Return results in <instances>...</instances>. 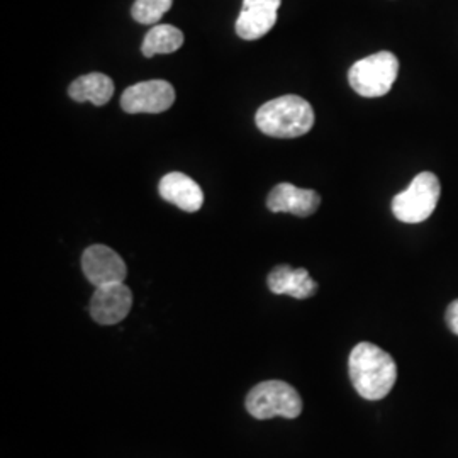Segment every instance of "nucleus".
<instances>
[{"label":"nucleus","mask_w":458,"mask_h":458,"mask_svg":"<svg viewBox=\"0 0 458 458\" xmlns=\"http://www.w3.org/2000/svg\"><path fill=\"white\" fill-rule=\"evenodd\" d=\"M350 378L355 391L367 401H380L393 391L397 367L393 357L377 344H359L350 353Z\"/></svg>","instance_id":"nucleus-1"},{"label":"nucleus","mask_w":458,"mask_h":458,"mask_svg":"<svg viewBox=\"0 0 458 458\" xmlns=\"http://www.w3.org/2000/svg\"><path fill=\"white\" fill-rule=\"evenodd\" d=\"M259 130L272 138H299L314 126V111L306 98L282 96L265 102L255 115Z\"/></svg>","instance_id":"nucleus-2"},{"label":"nucleus","mask_w":458,"mask_h":458,"mask_svg":"<svg viewBox=\"0 0 458 458\" xmlns=\"http://www.w3.org/2000/svg\"><path fill=\"white\" fill-rule=\"evenodd\" d=\"M246 411L257 420H295L302 412V399L284 380H265L246 395Z\"/></svg>","instance_id":"nucleus-3"},{"label":"nucleus","mask_w":458,"mask_h":458,"mask_svg":"<svg viewBox=\"0 0 458 458\" xmlns=\"http://www.w3.org/2000/svg\"><path fill=\"white\" fill-rule=\"evenodd\" d=\"M399 73V60L391 51H378L359 60L348 72V82L361 98H376L389 94Z\"/></svg>","instance_id":"nucleus-4"},{"label":"nucleus","mask_w":458,"mask_h":458,"mask_svg":"<svg viewBox=\"0 0 458 458\" xmlns=\"http://www.w3.org/2000/svg\"><path fill=\"white\" fill-rule=\"evenodd\" d=\"M442 194L440 181L431 172L416 175L404 192L394 197L393 213L401 223L418 225L435 213Z\"/></svg>","instance_id":"nucleus-5"},{"label":"nucleus","mask_w":458,"mask_h":458,"mask_svg":"<svg viewBox=\"0 0 458 458\" xmlns=\"http://www.w3.org/2000/svg\"><path fill=\"white\" fill-rule=\"evenodd\" d=\"M175 102V90L166 81H148L131 85L121 98V107L128 114H160Z\"/></svg>","instance_id":"nucleus-6"},{"label":"nucleus","mask_w":458,"mask_h":458,"mask_svg":"<svg viewBox=\"0 0 458 458\" xmlns=\"http://www.w3.org/2000/svg\"><path fill=\"white\" fill-rule=\"evenodd\" d=\"M82 268L85 277L96 287L123 284L128 276L124 260L109 246H89L83 251Z\"/></svg>","instance_id":"nucleus-7"},{"label":"nucleus","mask_w":458,"mask_h":458,"mask_svg":"<svg viewBox=\"0 0 458 458\" xmlns=\"http://www.w3.org/2000/svg\"><path fill=\"white\" fill-rule=\"evenodd\" d=\"M132 306V293L128 285L111 284L104 287H96V293L90 301V314L94 321L102 327H113L121 323Z\"/></svg>","instance_id":"nucleus-8"},{"label":"nucleus","mask_w":458,"mask_h":458,"mask_svg":"<svg viewBox=\"0 0 458 458\" xmlns=\"http://www.w3.org/2000/svg\"><path fill=\"white\" fill-rule=\"evenodd\" d=\"M282 0H243L242 13L236 19V33L246 41L260 39L277 22Z\"/></svg>","instance_id":"nucleus-9"},{"label":"nucleus","mask_w":458,"mask_h":458,"mask_svg":"<svg viewBox=\"0 0 458 458\" xmlns=\"http://www.w3.org/2000/svg\"><path fill=\"white\" fill-rule=\"evenodd\" d=\"M321 206V196L311 189H299L289 182H282L267 197V208L272 213H289L308 217Z\"/></svg>","instance_id":"nucleus-10"},{"label":"nucleus","mask_w":458,"mask_h":458,"mask_svg":"<svg viewBox=\"0 0 458 458\" xmlns=\"http://www.w3.org/2000/svg\"><path fill=\"white\" fill-rule=\"evenodd\" d=\"M158 192L164 200L185 213H197L204 204V194L199 183L182 172L166 174L158 183Z\"/></svg>","instance_id":"nucleus-11"},{"label":"nucleus","mask_w":458,"mask_h":458,"mask_svg":"<svg viewBox=\"0 0 458 458\" xmlns=\"http://www.w3.org/2000/svg\"><path fill=\"white\" fill-rule=\"evenodd\" d=\"M268 289L277 295H291L294 299H310L318 293V284L306 268H293L278 265L267 278Z\"/></svg>","instance_id":"nucleus-12"},{"label":"nucleus","mask_w":458,"mask_h":458,"mask_svg":"<svg viewBox=\"0 0 458 458\" xmlns=\"http://www.w3.org/2000/svg\"><path fill=\"white\" fill-rule=\"evenodd\" d=\"M68 96L75 102H92L106 106L114 96V82L104 73H89L79 77L68 89Z\"/></svg>","instance_id":"nucleus-13"},{"label":"nucleus","mask_w":458,"mask_h":458,"mask_svg":"<svg viewBox=\"0 0 458 458\" xmlns=\"http://www.w3.org/2000/svg\"><path fill=\"white\" fill-rule=\"evenodd\" d=\"M183 33L179 28L170 24H157L149 30L141 45V51L147 58H153L157 55H168L175 53L183 45Z\"/></svg>","instance_id":"nucleus-14"},{"label":"nucleus","mask_w":458,"mask_h":458,"mask_svg":"<svg viewBox=\"0 0 458 458\" xmlns=\"http://www.w3.org/2000/svg\"><path fill=\"white\" fill-rule=\"evenodd\" d=\"M174 0H136L131 16L140 24H157L172 9Z\"/></svg>","instance_id":"nucleus-15"},{"label":"nucleus","mask_w":458,"mask_h":458,"mask_svg":"<svg viewBox=\"0 0 458 458\" xmlns=\"http://www.w3.org/2000/svg\"><path fill=\"white\" fill-rule=\"evenodd\" d=\"M445 318H446V325L452 329V333L458 335V299L448 306Z\"/></svg>","instance_id":"nucleus-16"}]
</instances>
